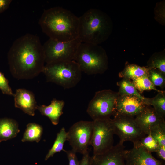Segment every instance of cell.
<instances>
[{
  "instance_id": "30",
  "label": "cell",
  "mask_w": 165,
  "mask_h": 165,
  "mask_svg": "<svg viewBox=\"0 0 165 165\" xmlns=\"http://www.w3.org/2000/svg\"><path fill=\"white\" fill-rule=\"evenodd\" d=\"M82 160L79 161V165H90L91 157L89 155V151L84 154Z\"/></svg>"
},
{
  "instance_id": "5",
  "label": "cell",
  "mask_w": 165,
  "mask_h": 165,
  "mask_svg": "<svg viewBox=\"0 0 165 165\" xmlns=\"http://www.w3.org/2000/svg\"><path fill=\"white\" fill-rule=\"evenodd\" d=\"M42 73L47 82L69 89L75 87L79 82L82 72L75 61L70 60L46 64Z\"/></svg>"
},
{
  "instance_id": "27",
  "label": "cell",
  "mask_w": 165,
  "mask_h": 165,
  "mask_svg": "<svg viewBox=\"0 0 165 165\" xmlns=\"http://www.w3.org/2000/svg\"><path fill=\"white\" fill-rule=\"evenodd\" d=\"M147 67L157 69L165 75L164 55L156 54L152 56L148 62Z\"/></svg>"
},
{
  "instance_id": "15",
  "label": "cell",
  "mask_w": 165,
  "mask_h": 165,
  "mask_svg": "<svg viewBox=\"0 0 165 165\" xmlns=\"http://www.w3.org/2000/svg\"><path fill=\"white\" fill-rule=\"evenodd\" d=\"M14 106L25 113L33 116L38 105L33 93L24 88L17 89L13 96Z\"/></svg>"
},
{
  "instance_id": "13",
  "label": "cell",
  "mask_w": 165,
  "mask_h": 165,
  "mask_svg": "<svg viewBox=\"0 0 165 165\" xmlns=\"http://www.w3.org/2000/svg\"><path fill=\"white\" fill-rule=\"evenodd\" d=\"M125 161V165H164V161L157 160L142 148L134 146L126 150Z\"/></svg>"
},
{
  "instance_id": "29",
  "label": "cell",
  "mask_w": 165,
  "mask_h": 165,
  "mask_svg": "<svg viewBox=\"0 0 165 165\" xmlns=\"http://www.w3.org/2000/svg\"><path fill=\"white\" fill-rule=\"evenodd\" d=\"M63 151L67 155L69 165H79V161L78 160L76 153L72 150L67 151L64 149Z\"/></svg>"
},
{
  "instance_id": "20",
  "label": "cell",
  "mask_w": 165,
  "mask_h": 165,
  "mask_svg": "<svg viewBox=\"0 0 165 165\" xmlns=\"http://www.w3.org/2000/svg\"><path fill=\"white\" fill-rule=\"evenodd\" d=\"M146 105L152 106L156 112L161 117H165V93H158L152 98H145L143 101Z\"/></svg>"
},
{
  "instance_id": "2",
  "label": "cell",
  "mask_w": 165,
  "mask_h": 165,
  "mask_svg": "<svg viewBox=\"0 0 165 165\" xmlns=\"http://www.w3.org/2000/svg\"><path fill=\"white\" fill-rule=\"evenodd\" d=\"M38 24L49 38L68 42L78 37L79 17L62 7L57 6L45 10Z\"/></svg>"
},
{
  "instance_id": "9",
  "label": "cell",
  "mask_w": 165,
  "mask_h": 165,
  "mask_svg": "<svg viewBox=\"0 0 165 165\" xmlns=\"http://www.w3.org/2000/svg\"><path fill=\"white\" fill-rule=\"evenodd\" d=\"M111 118L93 121V130L90 142L93 148V155L101 154L114 145V134Z\"/></svg>"
},
{
  "instance_id": "31",
  "label": "cell",
  "mask_w": 165,
  "mask_h": 165,
  "mask_svg": "<svg viewBox=\"0 0 165 165\" xmlns=\"http://www.w3.org/2000/svg\"><path fill=\"white\" fill-rule=\"evenodd\" d=\"M12 1L11 0H0V13L9 8Z\"/></svg>"
},
{
  "instance_id": "23",
  "label": "cell",
  "mask_w": 165,
  "mask_h": 165,
  "mask_svg": "<svg viewBox=\"0 0 165 165\" xmlns=\"http://www.w3.org/2000/svg\"><path fill=\"white\" fill-rule=\"evenodd\" d=\"M132 82L140 93H142L145 91L152 90L158 93L164 92L157 89L150 80L148 75L134 79H132Z\"/></svg>"
},
{
  "instance_id": "22",
  "label": "cell",
  "mask_w": 165,
  "mask_h": 165,
  "mask_svg": "<svg viewBox=\"0 0 165 165\" xmlns=\"http://www.w3.org/2000/svg\"><path fill=\"white\" fill-rule=\"evenodd\" d=\"M67 133L64 127H62L57 134L56 139L53 145L49 150L45 158L46 160L58 152L63 151L64 142L67 141Z\"/></svg>"
},
{
  "instance_id": "8",
  "label": "cell",
  "mask_w": 165,
  "mask_h": 165,
  "mask_svg": "<svg viewBox=\"0 0 165 165\" xmlns=\"http://www.w3.org/2000/svg\"><path fill=\"white\" fill-rule=\"evenodd\" d=\"M93 130V121H80L74 124L67 132V141L75 152L83 155L90 145Z\"/></svg>"
},
{
  "instance_id": "12",
  "label": "cell",
  "mask_w": 165,
  "mask_h": 165,
  "mask_svg": "<svg viewBox=\"0 0 165 165\" xmlns=\"http://www.w3.org/2000/svg\"><path fill=\"white\" fill-rule=\"evenodd\" d=\"M146 106L141 100L136 96L119 95L114 115H120L134 118L141 113Z\"/></svg>"
},
{
  "instance_id": "11",
  "label": "cell",
  "mask_w": 165,
  "mask_h": 165,
  "mask_svg": "<svg viewBox=\"0 0 165 165\" xmlns=\"http://www.w3.org/2000/svg\"><path fill=\"white\" fill-rule=\"evenodd\" d=\"M123 143L119 142L103 153L91 157L90 165H125L126 150Z\"/></svg>"
},
{
  "instance_id": "25",
  "label": "cell",
  "mask_w": 165,
  "mask_h": 165,
  "mask_svg": "<svg viewBox=\"0 0 165 165\" xmlns=\"http://www.w3.org/2000/svg\"><path fill=\"white\" fill-rule=\"evenodd\" d=\"M149 134L156 141L159 147H165V122L153 127Z\"/></svg>"
},
{
  "instance_id": "21",
  "label": "cell",
  "mask_w": 165,
  "mask_h": 165,
  "mask_svg": "<svg viewBox=\"0 0 165 165\" xmlns=\"http://www.w3.org/2000/svg\"><path fill=\"white\" fill-rule=\"evenodd\" d=\"M117 85L119 87V91L118 92L119 95L135 96L139 98L143 102L145 97L141 95L130 80L123 78L117 82Z\"/></svg>"
},
{
  "instance_id": "3",
  "label": "cell",
  "mask_w": 165,
  "mask_h": 165,
  "mask_svg": "<svg viewBox=\"0 0 165 165\" xmlns=\"http://www.w3.org/2000/svg\"><path fill=\"white\" fill-rule=\"evenodd\" d=\"M111 30L108 16L95 9H91L79 17L78 38L81 42L98 45L107 39Z\"/></svg>"
},
{
  "instance_id": "18",
  "label": "cell",
  "mask_w": 165,
  "mask_h": 165,
  "mask_svg": "<svg viewBox=\"0 0 165 165\" xmlns=\"http://www.w3.org/2000/svg\"><path fill=\"white\" fill-rule=\"evenodd\" d=\"M149 68L147 67H141L135 64L127 65L124 69L119 73L120 77L130 80L145 75H148Z\"/></svg>"
},
{
  "instance_id": "24",
  "label": "cell",
  "mask_w": 165,
  "mask_h": 165,
  "mask_svg": "<svg viewBox=\"0 0 165 165\" xmlns=\"http://www.w3.org/2000/svg\"><path fill=\"white\" fill-rule=\"evenodd\" d=\"M146 135L134 144L133 146L142 148L151 153L156 152L159 147L158 144L150 134Z\"/></svg>"
},
{
  "instance_id": "28",
  "label": "cell",
  "mask_w": 165,
  "mask_h": 165,
  "mask_svg": "<svg viewBox=\"0 0 165 165\" xmlns=\"http://www.w3.org/2000/svg\"><path fill=\"white\" fill-rule=\"evenodd\" d=\"M0 90L5 94L13 96L14 93L9 85V81L4 74L0 72Z\"/></svg>"
},
{
  "instance_id": "17",
  "label": "cell",
  "mask_w": 165,
  "mask_h": 165,
  "mask_svg": "<svg viewBox=\"0 0 165 165\" xmlns=\"http://www.w3.org/2000/svg\"><path fill=\"white\" fill-rule=\"evenodd\" d=\"M19 132L18 124L15 120L8 118L0 119V143L16 137Z\"/></svg>"
},
{
  "instance_id": "26",
  "label": "cell",
  "mask_w": 165,
  "mask_h": 165,
  "mask_svg": "<svg viewBox=\"0 0 165 165\" xmlns=\"http://www.w3.org/2000/svg\"><path fill=\"white\" fill-rule=\"evenodd\" d=\"M148 76L155 86H159L163 89L164 88L165 75L161 72L156 69L149 68Z\"/></svg>"
},
{
  "instance_id": "19",
  "label": "cell",
  "mask_w": 165,
  "mask_h": 165,
  "mask_svg": "<svg viewBox=\"0 0 165 165\" xmlns=\"http://www.w3.org/2000/svg\"><path fill=\"white\" fill-rule=\"evenodd\" d=\"M26 127L22 141H35L38 143L41 140L43 133L42 126L35 123H31L28 124Z\"/></svg>"
},
{
  "instance_id": "32",
  "label": "cell",
  "mask_w": 165,
  "mask_h": 165,
  "mask_svg": "<svg viewBox=\"0 0 165 165\" xmlns=\"http://www.w3.org/2000/svg\"><path fill=\"white\" fill-rule=\"evenodd\" d=\"M158 157L162 160L165 161V147H159L156 152Z\"/></svg>"
},
{
  "instance_id": "7",
  "label": "cell",
  "mask_w": 165,
  "mask_h": 165,
  "mask_svg": "<svg viewBox=\"0 0 165 165\" xmlns=\"http://www.w3.org/2000/svg\"><path fill=\"white\" fill-rule=\"evenodd\" d=\"M81 43L78 38L68 42H60L49 38L43 45L45 62L74 60Z\"/></svg>"
},
{
  "instance_id": "14",
  "label": "cell",
  "mask_w": 165,
  "mask_h": 165,
  "mask_svg": "<svg viewBox=\"0 0 165 165\" xmlns=\"http://www.w3.org/2000/svg\"><path fill=\"white\" fill-rule=\"evenodd\" d=\"M134 119L140 129L146 135L149 134L153 127L165 122V119L160 116L151 106L146 105Z\"/></svg>"
},
{
  "instance_id": "1",
  "label": "cell",
  "mask_w": 165,
  "mask_h": 165,
  "mask_svg": "<svg viewBox=\"0 0 165 165\" xmlns=\"http://www.w3.org/2000/svg\"><path fill=\"white\" fill-rule=\"evenodd\" d=\"M10 73L18 79H32L42 72L44 51L39 37L27 33L16 39L8 53Z\"/></svg>"
},
{
  "instance_id": "6",
  "label": "cell",
  "mask_w": 165,
  "mask_h": 165,
  "mask_svg": "<svg viewBox=\"0 0 165 165\" xmlns=\"http://www.w3.org/2000/svg\"><path fill=\"white\" fill-rule=\"evenodd\" d=\"M118 92L110 89L98 91L89 102L86 112L93 121L110 118L115 113Z\"/></svg>"
},
{
  "instance_id": "10",
  "label": "cell",
  "mask_w": 165,
  "mask_h": 165,
  "mask_svg": "<svg viewBox=\"0 0 165 165\" xmlns=\"http://www.w3.org/2000/svg\"><path fill=\"white\" fill-rule=\"evenodd\" d=\"M111 119L114 134L119 137V142L130 141L134 144L146 135L140 129L134 118L116 114Z\"/></svg>"
},
{
  "instance_id": "16",
  "label": "cell",
  "mask_w": 165,
  "mask_h": 165,
  "mask_svg": "<svg viewBox=\"0 0 165 165\" xmlns=\"http://www.w3.org/2000/svg\"><path fill=\"white\" fill-rule=\"evenodd\" d=\"M64 105L63 100L54 98L48 106L44 105H38L37 109L42 115L48 117L53 124L56 125L58 124L60 118L63 113V110Z\"/></svg>"
},
{
  "instance_id": "4",
  "label": "cell",
  "mask_w": 165,
  "mask_h": 165,
  "mask_svg": "<svg viewBox=\"0 0 165 165\" xmlns=\"http://www.w3.org/2000/svg\"><path fill=\"white\" fill-rule=\"evenodd\" d=\"M74 60L82 72L88 75L102 74L108 67V57L105 50L96 44L81 42Z\"/></svg>"
}]
</instances>
